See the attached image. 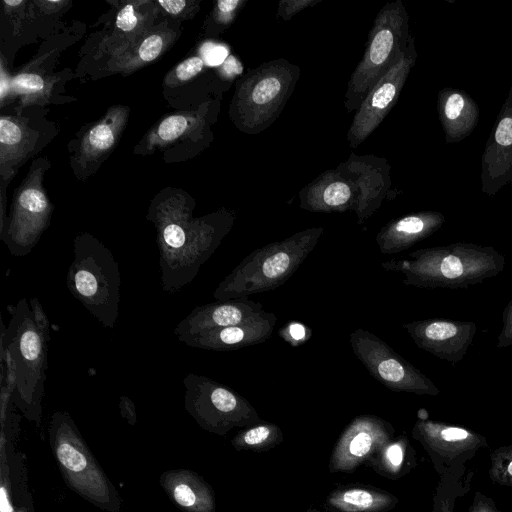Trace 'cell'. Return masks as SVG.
I'll return each instance as SVG.
<instances>
[{
	"label": "cell",
	"instance_id": "b9f144b4",
	"mask_svg": "<svg viewBox=\"0 0 512 512\" xmlns=\"http://www.w3.org/2000/svg\"><path fill=\"white\" fill-rule=\"evenodd\" d=\"M280 332H284V334H280L286 341H290L293 343L294 341L300 342L306 336V330L303 325L300 323H290L287 328H283Z\"/></svg>",
	"mask_w": 512,
	"mask_h": 512
},
{
	"label": "cell",
	"instance_id": "ab89813d",
	"mask_svg": "<svg viewBox=\"0 0 512 512\" xmlns=\"http://www.w3.org/2000/svg\"><path fill=\"white\" fill-rule=\"evenodd\" d=\"M512 345V299L503 312V328L497 337V348H506Z\"/></svg>",
	"mask_w": 512,
	"mask_h": 512
},
{
	"label": "cell",
	"instance_id": "836d02e7",
	"mask_svg": "<svg viewBox=\"0 0 512 512\" xmlns=\"http://www.w3.org/2000/svg\"><path fill=\"white\" fill-rule=\"evenodd\" d=\"M247 0H218L207 21V33L218 35L235 21Z\"/></svg>",
	"mask_w": 512,
	"mask_h": 512
},
{
	"label": "cell",
	"instance_id": "d6a6232c",
	"mask_svg": "<svg viewBox=\"0 0 512 512\" xmlns=\"http://www.w3.org/2000/svg\"><path fill=\"white\" fill-rule=\"evenodd\" d=\"M53 79L37 72H21L11 79V95L21 96L22 105L45 103L51 94Z\"/></svg>",
	"mask_w": 512,
	"mask_h": 512
},
{
	"label": "cell",
	"instance_id": "4316f807",
	"mask_svg": "<svg viewBox=\"0 0 512 512\" xmlns=\"http://www.w3.org/2000/svg\"><path fill=\"white\" fill-rule=\"evenodd\" d=\"M36 130L26 121L12 117L0 118V173L2 179L13 177L19 166L32 154L38 141Z\"/></svg>",
	"mask_w": 512,
	"mask_h": 512
},
{
	"label": "cell",
	"instance_id": "603a6c76",
	"mask_svg": "<svg viewBox=\"0 0 512 512\" xmlns=\"http://www.w3.org/2000/svg\"><path fill=\"white\" fill-rule=\"evenodd\" d=\"M128 116V107L113 106L104 117L87 130L80 141L76 156L82 170L97 169L98 165L111 153L120 139Z\"/></svg>",
	"mask_w": 512,
	"mask_h": 512
},
{
	"label": "cell",
	"instance_id": "8d00e7d4",
	"mask_svg": "<svg viewBox=\"0 0 512 512\" xmlns=\"http://www.w3.org/2000/svg\"><path fill=\"white\" fill-rule=\"evenodd\" d=\"M156 4L162 9L167 15L173 18H191L199 9V1H187V0H159Z\"/></svg>",
	"mask_w": 512,
	"mask_h": 512
},
{
	"label": "cell",
	"instance_id": "d590c367",
	"mask_svg": "<svg viewBox=\"0 0 512 512\" xmlns=\"http://www.w3.org/2000/svg\"><path fill=\"white\" fill-rule=\"evenodd\" d=\"M201 56H191L179 63L166 77L165 84L169 87L179 86L196 77L204 68Z\"/></svg>",
	"mask_w": 512,
	"mask_h": 512
},
{
	"label": "cell",
	"instance_id": "83f0119b",
	"mask_svg": "<svg viewBox=\"0 0 512 512\" xmlns=\"http://www.w3.org/2000/svg\"><path fill=\"white\" fill-rule=\"evenodd\" d=\"M151 1L126 2L118 11L107 50L115 57L142 39L150 30L156 7Z\"/></svg>",
	"mask_w": 512,
	"mask_h": 512
},
{
	"label": "cell",
	"instance_id": "5bb4252c",
	"mask_svg": "<svg viewBox=\"0 0 512 512\" xmlns=\"http://www.w3.org/2000/svg\"><path fill=\"white\" fill-rule=\"evenodd\" d=\"M13 405L9 400L1 403L0 512H36L28 489L24 457L12 441L19 424Z\"/></svg>",
	"mask_w": 512,
	"mask_h": 512
},
{
	"label": "cell",
	"instance_id": "2e32d148",
	"mask_svg": "<svg viewBox=\"0 0 512 512\" xmlns=\"http://www.w3.org/2000/svg\"><path fill=\"white\" fill-rule=\"evenodd\" d=\"M480 181L488 196L512 182V84L481 157Z\"/></svg>",
	"mask_w": 512,
	"mask_h": 512
},
{
	"label": "cell",
	"instance_id": "6da1fadb",
	"mask_svg": "<svg viewBox=\"0 0 512 512\" xmlns=\"http://www.w3.org/2000/svg\"><path fill=\"white\" fill-rule=\"evenodd\" d=\"M194 202L180 192L159 195L147 218L154 224L159 250L160 283L175 293L189 284L230 232L235 213L222 208L193 217Z\"/></svg>",
	"mask_w": 512,
	"mask_h": 512
},
{
	"label": "cell",
	"instance_id": "8992f818",
	"mask_svg": "<svg viewBox=\"0 0 512 512\" xmlns=\"http://www.w3.org/2000/svg\"><path fill=\"white\" fill-rule=\"evenodd\" d=\"M73 252L66 276L70 293L104 327L114 328L120 304L118 262L110 249L89 233L75 237Z\"/></svg>",
	"mask_w": 512,
	"mask_h": 512
},
{
	"label": "cell",
	"instance_id": "7402d4cb",
	"mask_svg": "<svg viewBox=\"0 0 512 512\" xmlns=\"http://www.w3.org/2000/svg\"><path fill=\"white\" fill-rule=\"evenodd\" d=\"M444 221V215L437 211H421L394 219L377 233L378 249L384 255L400 253L435 233Z\"/></svg>",
	"mask_w": 512,
	"mask_h": 512
},
{
	"label": "cell",
	"instance_id": "8fae6325",
	"mask_svg": "<svg viewBox=\"0 0 512 512\" xmlns=\"http://www.w3.org/2000/svg\"><path fill=\"white\" fill-rule=\"evenodd\" d=\"M349 342L369 374L389 390L419 396L439 395L440 390L429 378L372 332L358 328L350 333Z\"/></svg>",
	"mask_w": 512,
	"mask_h": 512
},
{
	"label": "cell",
	"instance_id": "5b68a950",
	"mask_svg": "<svg viewBox=\"0 0 512 512\" xmlns=\"http://www.w3.org/2000/svg\"><path fill=\"white\" fill-rule=\"evenodd\" d=\"M48 441L65 484L78 496L105 512H120L122 499L92 454L67 411H55Z\"/></svg>",
	"mask_w": 512,
	"mask_h": 512
},
{
	"label": "cell",
	"instance_id": "f35d334b",
	"mask_svg": "<svg viewBox=\"0 0 512 512\" xmlns=\"http://www.w3.org/2000/svg\"><path fill=\"white\" fill-rule=\"evenodd\" d=\"M320 1L321 0H281L278 3L276 14L283 20L288 21L300 11L312 7Z\"/></svg>",
	"mask_w": 512,
	"mask_h": 512
},
{
	"label": "cell",
	"instance_id": "e575fe53",
	"mask_svg": "<svg viewBox=\"0 0 512 512\" xmlns=\"http://www.w3.org/2000/svg\"><path fill=\"white\" fill-rule=\"evenodd\" d=\"M490 479L499 485L512 488V445L494 449L490 454Z\"/></svg>",
	"mask_w": 512,
	"mask_h": 512
},
{
	"label": "cell",
	"instance_id": "74e56055",
	"mask_svg": "<svg viewBox=\"0 0 512 512\" xmlns=\"http://www.w3.org/2000/svg\"><path fill=\"white\" fill-rule=\"evenodd\" d=\"M201 58L208 66H220L229 56V49L218 43L206 42L202 45Z\"/></svg>",
	"mask_w": 512,
	"mask_h": 512
},
{
	"label": "cell",
	"instance_id": "1f68e13d",
	"mask_svg": "<svg viewBox=\"0 0 512 512\" xmlns=\"http://www.w3.org/2000/svg\"><path fill=\"white\" fill-rule=\"evenodd\" d=\"M283 440V432L277 424L262 420L238 431L231 444L236 451L266 452Z\"/></svg>",
	"mask_w": 512,
	"mask_h": 512
},
{
	"label": "cell",
	"instance_id": "ffe728a7",
	"mask_svg": "<svg viewBox=\"0 0 512 512\" xmlns=\"http://www.w3.org/2000/svg\"><path fill=\"white\" fill-rule=\"evenodd\" d=\"M355 182L358 205L357 223L363 224L381 205L390 187V167L385 159L375 156H356L339 165Z\"/></svg>",
	"mask_w": 512,
	"mask_h": 512
},
{
	"label": "cell",
	"instance_id": "e0dca14e",
	"mask_svg": "<svg viewBox=\"0 0 512 512\" xmlns=\"http://www.w3.org/2000/svg\"><path fill=\"white\" fill-rule=\"evenodd\" d=\"M403 328L419 348L453 364L465 356L476 333L473 322L445 319L413 321Z\"/></svg>",
	"mask_w": 512,
	"mask_h": 512
},
{
	"label": "cell",
	"instance_id": "9c48e42d",
	"mask_svg": "<svg viewBox=\"0 0 512 512\" xmlns=\"http://www.w3.org/2000/svg\"><path fill=\"white\" fill-rule=\"evenodd\" d=\"M183 385L184 408L205 431L224 436L263 420L246 398L211 378L191 372Z\"/></svg>",
	"mask_w": 512,
	"mask_h": 512
},
{
	"label": "cell",
	"instance_id": "7dc6e473",
	"mask_svg": "<svg viewBox=\"0 0 512 512\" xmlns=\"http://www.w3.org/2000/svg\"><path fill=\"white\" fill-rule=\"evenodd\" d=\"M433 512H452V507L449 501H444V499H440L439 502L435 503V508Z\"/></svg>",
	"mask_w": 512,
	"mask_h": 512
},
{
	"label": "cell",
	"instance_id": "ee69618b",
	"mask_svg": "<svg viewBox=\"0 0 512 512\" xmlns=\"http://www.w3.org/2000/svg\"><path fill=\"white\" fill-rule=\"evenodd\" d=\"M119 407L121 409V414L124 418L127 419L132 425L136 422V410L133 402L125 397L122 396L120 398Z\"/></svg>",
	"mask_w": 512,
	"mask_h": 512
},
{
	"label": "cell",
	"instance_id": "44dd1931",
	"mask_svg": "<svg viewBox=\"0 0 512 512\" xmlns=\"http://www.w3.org/2000/svg\"><path fill=\"white\" fill-rule=\"evenodd\" d=\"M263 311L261 303L253 301L248 297L218 300L195 307L176 325L174 334L178 338L180 336L237 325Z\"/></svg>",
	"mask_w": 512,
	"mask_h": 512
},
{
	"label": "cell",
	"instance_id": "f6af8a7d",
	"mask_svg": "<svg viewBox=\"0 0 512 512\" xmlns=\"http://www.w3.org/2000/svg\"><path fill=\"white\" fill-rule=\"evenodd\" d=\"M11 79L6 74L4 63L1 62V78H0V88H1V102L4 104V100L7 96L11 95Z\"/></svg>",
	"mask_w": 512,
	"mask_h": 512
},
{
	"label": "cell",
	"instance_id": "7a4b0ae2",
	"mask_svg": "<svg viewBox=\"0 0 512 512\" xmlns=\"http://www.w3.org/2000/svg\"><path fill=\"white\" fill-rule=\"evenodd\" d=\"M11 319L1 332V381L14 405L29 421L39 425L48 369L49 321L37 298L10 306Z\"/></svg>",
	"mask_w": 512,
	"mask_h": 512
},
{
	"label": "cell",
	"instance_id": "cb8c5ba5",
	"mask_svg": "<svg viewBox=\"0 0 512 512\" xmlns=\"http://www.w3.org/2000/svg\"><path fill=\"white\" fill-rule=\"evenodd\" d=\"M159 483L168 498L183 512H215L216 497L211 485L189 469L163 472Z\"/></svg>",
	"mask_w": 512,
	"mask_h": 512
},
{
	"label": "cell",
	"instance_id": "4dcf8cb0",
	"mask_svg": "<svg viewBox=\"0 0 512 512\" xmlns=\"http://www.w3.org/2000/svg\"><path fill=\"white\" fill-rule=\"evenodd\" d=\"M368 463L380 476L395 480L414 468L415 451L408 438L400 435L388 441Z\"/></svg>",
	"mask_w": 512,
	"mask_h": 512
},
{
	"label": "cell",
	"instance_id": "60d3db41",
	"mask_svg": "<svg viewBox=\"0 0 512 512\" xmlns=\"http://www.w3.org/2000/svg\"><path fill=\"white\" fill-rule=\"evenodd\" d=\"M218 72L221 78L231 81L243 73V65L237 57L229 55L219 66Z\"/></svg>",
	"mask_w": 512,
	"mask_h": 512
},
{
	"label": "cell",
	"instance_id": "f1b7e54d",
	"mask_svg": "<svg viewBox=\"0 0 512 512\" xmlns=\"http://www.w3.org/2000/svg\"><path fill=\"white\" fill-rule=\"evenodd\" d=\"M206 118L200 112H181L168 115L157 123L140 142L142 153L168 147L176 141L204 129Z\"/></svg>",
	"mask_w": 512,
	"mask_h": 512
},
{
	"label": "cell",
	"instance_id": "30bf717a",
	"mask_svg": "<svg viewBox=\"0 0 512 512\" xmlns=\"http://www.w3.org/2000/svg\"><path fill=\"white\" fill-rule=\"evenodd\" d=\"M46 165L35 162L15 190L11 212L1 228V240L14 256L29 254L50 224L53 206L42 186Z\"/></svg>",
	"mask_w": 512,
	"mask_h": 512
},
{
	"label": "cell",
	"instance_id": "7c38bea8",
	"mask_svg": "<svg viewBox=\"0 0 512 512\" xmlns=\"http://www.w3.org/2000/svg\"><path fill=\"white\" fill-rule=\"evenodd\" d=\"M416 59L415 40L411 34L401 57L373 86L356 110L346 135L351 148L362 144L395 106Z\"/></svg>",
	"mask_w": 512,
	"mask_h": 512
},
{
	"label": "cell",
	"instance_id": "f546056e",
	"mask_svg": "<svg viewBox=\"0 0 512 512\" xmlns=\"http://www.w3.org/2000/svg\"><path fill=\"white\" fill-rule=\"evenodd\" d=\"M176 33L171 29L149 31L142 39L109 62L113 71L131 73L155 61L174 42Z\"/></svg>",
	"mask_w": 512,
	"mask_h": 512
},
{
	"label": "cell",
	"instance_id": "ac0fdd59",
	"mask_svg": "<svg viewBox=\"0 0 512 512\" xmlns=\"http://www.w3.org/2000/svg\"><path fill=\"white\" fill-rule=\"evenodd\" d=\"M277 317L265 312L232 326L178 337L190 347L213 351H231L267 341L274 330Z\"/></svg>",
	"mask_w": 512,
	"mask_h": 512
},
{
	"label": "cell",
	"instance_id": "ba28073f",
	"mask_svg": "<svg viewBox=\"0 0 512 512\" xmlns=\"http://www.w3.org/2000/svg\"><path fill=\"white\" fill-rule=\"evenodd\" d=\"M411 33L409 15L401 0L386 3L377 13L362 59L347 84L344 106L356 112L361 103L405 51Z\"/></svg>",
	"mask_w": 512,
	"mask_h": 512
},
{
	"label": "cell",
	"instance_id": "d6986e66",
	"mask_svg": "<svg viewBox=\"0 0 512 512\" xmlns=\"http://www.w3.org/2000/svg\"><path fill=\"white\" fill-rule=\"evenodd\" d=\"M358 198L355 182L340 166L320 174L299 192L300 207L310 212L356 211Z\"/></svg>",
	"mask_w": 512,
	"mask_h": 512
},
{
	"label": "cell",
	"instance_id": "c3c4849f",
	"mask_svg": "<svg viewBox=\"0 0 512 512\" xmlns=\"http://www.w3.org/2000/svg\"><path fill=\"white\" fill-rule=\"evenodd\" d=\"M306 512H321V511L314 510V509H309V510H307Z\"/></svg>",
	"mask_w": 512,
	"mask_h": 512
},
{
	"label": "cell",
	"instance_id": "3957f363",
	"mask_svg": "<svg viewBox=\"0 0 512 512\" xmlns=\"http://www.w3.org/2000/svg\"><path fill=\"white\" fill-rule=\"evenodd\" d=\"M504 265V256L494 248L473 243L423 248L406 259L381 264L386 271L401 273L405 285L452 289L479 284L500 273Z\"/></svg>",
	"mask_w": 512,
	"mask_h": 512
},
{
	"label": "cell",
	"instance_id": "7bdbcfd3",
	"mask_svg": "<svg viewBox=\"0 0 512 512\" xmlns=\"http://www.w3.org/2000/svg\"><path fill=\"white\" fill-rule=\"evenodd\" d=\"M469 512H502L495 505L482 495L476 494L475 500L469 509Z\"/></svg>",
	"mask_w": 512,
	"mask_h": 512
},
{
	"label": "cell",
	"instance_id": "bcb514c9",
	"mask_svg": "<svg viewBox=\"0 0 512 512\" xmlns=\"http://www.w3.org/2000/svg\"><path fill=\"white\" fill-rule=\"evenodd\" d=\"M67 1H37L36 4L40 6L45 12H55L65 6Z\"/></svg>",
	"mask_w": 512,
	"mask_h": 512
},
{
	"label": "cell",
	"instance_id": "484cf974",
	"mask_svg": "<svg viewBox=\"0 0 512 512\" xmlns=\"http://www.w3.org/2000/svg\"><path fill=\"white\" fill-rule=\"evenodd\" d=\"M398 502L394 494L374 486L346 484L335 487L323 507L328 512H389Z\"/></svg>",
	"mask_w": 512,
	"mask_h": 512
},
{
	"label": "cell",
	"instance_id": "9a60e30c",
	"mask_svg": "<svg viewBox=\"0 0 512 512\" xmlns=\"http://www.w3.org/2000/svg\"><path fill=\"white\" fill-rule=\"evenodd\" d=\"M412 437L428 452L437 470L441 465L471 458L487 444L486 439L474 431L427 419L415 422Z\"/></svg>",
	"mask_w": 512,
	"mask_h": 512
},
{
	"label": "cell",
	"instance_id": "277c9868",
	"mask_svg": "<svg viewBox=\"0 0 512 512\" xmlns=\"http://www.w3.org/2000/svg\"><path fill=\"white\" fill-rule=\"evenodd\" d=\"M323 232L322 226L307 228L252 251L219 283L213 297L247 298L280 287L300 268Z\"/></svg>",
	"mask_w": 512,
	"mask_h": 512
},
{
	"label": "cell",
	"instance_id": "52a82bcc",
	"mask_svg": "<svg viewBox=\"0 0 512 512\" xmlns=\"http://www.w3.org/2000/svg\"><path fill=\"white\" fill-rule=\"evenodd\" d=\"M300 77L299 66L279 58L260 64L240 77L229 107L236 128L256 135L283 111Z\"/></svg>",
	"mask_w": 512,
	"mask_h": 512
},
{
	"label": "cell",
	"instance_id": "4fadbf2b",
	"mask_svg": "<svg viewBox=\"0 0 512 512\" xmlns=\"http://www.w3.org/2000/svg\"><path fill=\"white\" fill-rule=\"evenodd\" d=\"M395 429L386 420L375 415L353 418L337 439L329 458L331 473H352L373 456L392 438Z\"/></svg>",
	"mask_w": 512,
	"mask_h": 512
},
{
	"label": "cell",
	"instance_id": "d4e9b609",
	"mask_svg": "<svg viewBox=\"0 0 512 512\" xmlns=\"http://www.w3.org/2000/svg\"><path fill=\"white\" fill-rule=\"evenodd\" d=\"M439 120L448 144L468 137L478 124L480 110L475 100L464 90L445 87L437 97Z\"/></svg>",
	"mask_w": 512,
	"mask_h": 512
}]
</instances>
